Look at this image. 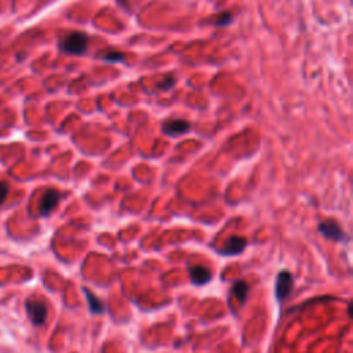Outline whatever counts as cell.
<instances>
[{
  "label": "cell",
  "mask_w": 353,
  "mask_h": 353,
  "mask_svg": "<svg viewBox=\"0 0 353 353\" xmlns=\"http://www.w3.org/2000/svg\"><path fill=\"white\" fill-rule=\"evenodd\" d=\"M189 130V123L185 120H170L163 124V133L169 137H178Z\"/></svg>",
  "instance_id": "cell-7"
},
{
  "label": "cell",
  "mask_w": 353,
  "mask_h": 353,
  "mask_svg": "<svg viewBox=\"0 0 353 353\" xmlns=\"http://www.w3.org/2000/svg\"><path fill=\"white\" fill-rule=\"evenodd\" d=\"M319 231L324 235L326 237L331 239L334 241H344L346 240V235L344 233V231L338 226V224H336L334 221H323L319 224Z\"/></svg>",
  "instance_id": "cell-4"
},
{
  "label": "cell",
  "mask_w": 353,
  "mask_h": 353,
  "mask_svg": "<svg viewBox=\"0 0 353 353\" xmlns=\"http://www.w3.org/2000/svg\"><path fill=\"white\" fill-rule=\"evenodd\" d=\"M59 47L68 54L80 55L87 50V36L81 32H72L59 41Z\"/></svg>",
  "instance_id": "cell-1"
},
{
  "label": "cell",
  "mask_w": 353,
  "mask_h": 353,
  "mask_svg": "<svg viewBox=\"0 0 353 353\" xmlns=\"http://www.w3.org/2000/svg\"><path fill=\"white\" fill-rule=\"evenodd\" d=\"M189 276H191V282L195 286H204L210 282L211 273L204 266H192L189 271Z\"/></svg>",
  "instance_id": "cell-8"
},
{
  "label": "cell",
  "mask_w": 353,
  "mask_h": 353,
  "mask_svg": "<svg viewBox=\"0 0 353 353\" xmlns=\"http://www.w3.org/2000/svg\"><path fill=\"white\" fill-rule=\"evenodd\" d=\"M85 295L87 298V302H89V308L91 310V313H103L105 310V306H103L102 301L99 300L98 297H95L91 291L86 290L85 288Z\"/></svg>",
  "instance_id": "cell-10"
},
{
  "label": "cell",
  "mask_w": 353,
  "mask_h": 353,
  "mask_svg": "<svg viewBox=\"0 0 353 353\" xmlns=\"http://www.w3.org/2000/svg\"><path fill=\"white\" fill-rule=\"evenodd\" d=\"M231 23V14L229 13H224L222 15H219L218 18H217V21H215V25H228V24Z\"/></svg>",
  "instance_id": "cell-13"
},
{
  "label": "cell",
  "mask_w": 353,
  "mask_h": 353,
  "mask_svg": "<svg viewBox=\"0 0 353 353\" xmlns=\"http://www.w3.org/2000/svg\"><path fill=\"white\" fill-rule=\"evenodd\" d=\"M294 287V279L288 271H282L277 275L276 287H275V294L279 302H283L287 297L290 295L291 290Z\"/></svg>",
  "instance_id": "cell-2"
},
{
  "label": "cell",
  "mask_w": 353,
  "mask_h": 353,
  "mask_svg": "<svg viewBox=\"0 0 353 353\" xmlns=\"http://www.w3.org/2000/svg\"><path fill=\"white\" fill-rule=\"evenodd\" d=\"M246 246L247 240L244 237L232 236L226 240L225 246L219 250V253L222 255H237L246 248Z\"/></svg>",
  "instance_id": "cell-6"
},
{
  "label": "cell",
  "mask_w": 353,
  "mask_h": 353,
  "mask_svg": "<svg viewBox=\"0 0 353 353\" xmlns=\"http://www.w3.org/2000/svg\"><path fill=\"white\" fill-rule=\"evenodd\" d=\"M105 61H111V63H116V61H123L124 58V54L120 53V51H108L105 55L102 57Z\"/></svg>",
  "instance_id": "cell-11"
},
{
  "label": "cell",
  "mask_w": 353,
  "mask_h": 353,
  "mask_svg": "<svg viewBox=\"0 0 353 353\" xmlns=\"http://www.w3.org/2000/svg\"><path fill=\"white\" fill-rule=\"evenodd\" d=\"M232 291L233 294L237 297L239 302L243 305L247 301V295L250 293V286H248L244 280H237L232 286Z\"/></svg>",
  "instance_id": "cell-9"
},
{
  "label": "cell",
  "mask_w": 353,
  "mask_h": 353,
  "mask_svg": "<svg viewBox=\"0 0 353 353\" xmlns=\"http://www.w3.org/2000/svg\"><path fill=\"white\" fill-rule=\"evenodd\" d=\"M27 313L35 326H43L47 319V306L40 301H27Z\"/></svg>",
  "instance_id": "cell-3"
},
{
  "label": "cell",
  "mask_w": 353,
  "mask_h": 353,
  "mask_svg": "<svg viewBox=\"0 0 353 353\" xmlns=\"http://www.w3.org/2000/svg\"><path fill=\"white\" fill-rule=\"evenodd\" d=\"M59 199H61V195H59L58 191H55V189H47V191L43 193V196H41L40 206H39V209H40V214H50V213L57 207Z\"/></svg>",
  "instance_id": "cell-5"
},
{
  "label": "cell",
  "mask_w": 353,
  "mask_h": 353,
  "mask_svg": "<svg viewBox=\"0 0 353 353\" xmlns=\"http://www.w3.org/2000/svg\"><path fill=\"white\" fill-rule=\"evenodd\" d=\"M9 182L6 181H0V206L3 204V201L6 200V197L9 195Z\"/></svg>",
  "instance_id": "cell-12"
}]
</instances>
